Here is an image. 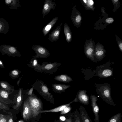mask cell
I'll use <instances>...</instances> for the list:
<instances>
[{"label": "cell", "instance_id": "60d3db41", "mask_svg": "<svg viewBox=\"0 0 122 122\" xmlns=\"http://www.w3.org/2000/svg\"><path fill=\"white\" fill-rule=\"evenodd\" d=\"M72 120L71 118L67 119L65 120L64 122H71Z\"/></svg>", "mask_w": 122, "mask_h": 122}, {"label": "cell", "instance_id": "5b68a950", "mask_svg": "<svg viewBox=\"0 0 122 122\" xmlns=\"http://www.w3.org/2000/svg\"><path fill=\"white\" fill-rule=\"evenodd\" d=\"M16 91V93L13 101L14 104L12 107L14 109L19 111L22 102L24 90L22 88H20Z\"/></svg>", "mask_w": 122, "mask_h": 122}, {"label": "cell", "instance_id": "b9f144b4", "mask_svg": "<svg viewBox=\"0 0 122 122\" xmlns=\"http://www.w3.org/2000/svg\"><path fill=\"white\" fill-rule=\"evenodd\" d=\"M119 47L121 50L122 51V43H121L119 45Z\"/></svg>", "mask_w": 122, "mask_h": 122}, {"label": "cell", "instance_id": "4dcf8cb0", "mask_svg": "<svg viewBox=\"0 0 122 122\" xmlns=\"http://www.w3.org/2000/svg\"><path fill=\"white\" fill-rule=\"evenodd\" d=\"M114 21V20L112 18H109L105 20L106 23L108 24H110L112 23Z\"/></svg>", "mask_w": 122, "mask_h": 122}, {"label": "cell", "instance_id": "7c38bea8", "mask_svg": "<svg viewBox=\"0 0 122 122\" xmlns=\"http://www.w3.org/2000/svg\"><path fill=\"white\" fill-rule=\"evenodd\" d=\"M86 92L85 90L80 91L78 94V100L80 103L85 105H88L89 104V98L88 96L86 94Z\"/></svg>", "mask_w": 122, "mask_h": 122}, {"label": "cell", "instance_id": "9c48e42d", "mask_svg": "<svg viewBox=\"0 0 122 122\" xmlns=\"http://www.w3.org/2000/svg\"><path fill=\"white\" fill-rule=\"evenodd\" d=\"M10 95L7 92L0 87V101L7 105L14 104L13 101L9 98Z\"/></svg>", "mask_w": 122, "mask_h": 122}, {"label": "cell", "instance_id": "8d00e7d4", "mask_svg": "<svg viewBox=\"0 0 122 122\" xmlns=\"http://www.w3.org/2000/svg\"><path fill=\"white\" fill-rule=\"evenodd\" d=\"M49 7V5L47 4H45L44 6V8L45 10H47Z\"/></svg>", "mask_w": 122, "mask_h": 122}, {"label": "cell", "instance_id": "7402d4cb", "mask_svg": "<svg viewBox=\"0 0 122 122\" xmlns=\"http://www.w3.org/2000/svg\"><path fill=\"white\" fill-rule=\"evenodd\" d=\"M104 54V51L101 48H97L95 52L96 57L99 60H100L103 57Z\"/></svg>", "mask_w": 122, "mask_h": 122}, {"label": "cell", "instance_id": "ee69618b", "mask_svg": "<svg viewBox=\"0 0 122 122\" xmlns=\"http://www.w3.org/2000/svg\"><path fill=\"white\" fill-rule=\"evenodd\" d=\"M83 1L85 3H86V0H83Z\"/></svg>", "mask_w": 122, "mask_h": 122}, {"label": "cell", "instance_id": "484cf974", "mask_svg": "<svg viewBox=\"0 0 122 122\" xmlns=\"http://www.w3.org/2000/svg\"><path fill=\"white\" fill-rule=\"evenodd\" d=\"M2 112H0V122H7L8 114H5Z\"/></svg>", "mask_w": 122, "mask_h": 122}, {"label": "cell", "instance_id": "f35d334b", "mask_svg": "<svg viewBox=\"0 0 122 122\" xmlns=\"http://www.w3.org/2000/svg\"><path fill=\"white\" fill-rule=\"evenodd\" d=\"M60 119L61 121H65L66 120V118L64 116H61L60 117Z\"/></svg>", "mask_w": 122, "mask_h": 122}, {"label": "cell", "instance_id": "cb8c5ba5", "mask_svg": "<svg viewBox=\"0 0 122 122\" xmlns=\"http://www.w3.org/2000/svg\"><path fill=\"white\" fill-rule=\"evenodd\" d=\"M112 71L109 69H105L104 70L102 73V76L107 77L111 76L112 74Z\"/></svg>", "mask_w": 122, "mask_h": 122}, {"label": "cell", "instance_id": "f1b7e54d", "mask_svg": "<svg viewBox=\"0 0 122 122\" xmlns=\"http://www.w3.org/2000/svg\"><path fill=\"white\" fill-rule=\"evenodd\" d=\"M34 88L33 87L30 89H27L26 90H25V92H26V94L28 96L32 95L33 91Z\"/></svg>", "mask_w": 122, "mask_h": 122}, {"label": "cell", "instance_id": "f546056e", "mask_svg": "<svg viewBox=\"0 0 122 122\" xmlns=\"http://www.w3.org/2000/svg\"><path fill=\"white\" fill-rule=\"evenodd\" d=\"M65 32L67 40L68 41H70L71 38V36L70 33L69 32H67L65 31Z\"/></svg>", "mask_w": 122, "mask_h": 122}, {"label": "cell", "instance_id": "8992f818", "mask_svg": "<svg viewBox=\"0 0 122 122\" xmlns=\"http://www.w3.org/2000/svg\"><path fill=\"white\" fill-rule=\"evenodd\" d=\"M110 89L107 86H103L101 92V97L107 103L113 106L116 104L111 97Z\"/></svg>", "mask_w": 122, "mask_h": 122}, {"label": "cell", "instance_id": "83f0119b", "mask_svg": "<svg viewBox=\"0 0 122 122\" xmlns=\"http://www.w3.org/2000/svg\"><path fill=\"white\" fill-rule=\"evenodd\" d=\"M71 109V107L69 106L66 107L61 111V113L62 114H66L69 112Z\"/></svg>", "mask_w": 122, "mask_h": 122}, {"label": "cell", "instance_id": "603a6c76", "mask_svg": "<svg viewBox=\"0 0 122 122\" xmlns=\"http://www.w3.org/2000/svg\"><path fill=\"white\" fill-rule=\"evenodd\" d=\"M121 117V113H118L112 117L107 122H117Z\"/></svg>", "mask_w": 122, "mask_h": 122}, {"label": "cell", "instance_id": "44dd1931", "mask_svg": "<svg viewBox=\"0 0 122 122\" xmlns=\"http://www.w3.org/2000/svg\"><path fill=\"white\" fill-rule=\"evenodd\" d=\"M21 71L18 69H15L11 71L9 73L10 77L13 79L19 78Z\"/></svg>", "mask_w": 122, "mask_h": 122}, {"label": "cell", "instance_id": "277c9868", "mask_svg": "<svg viewBox=\"0 0 122 122\" xmlns=\"http://www.w3.org/2000/svg\"><path fill=\"white\" fill-rule=\"evenodd\" d=\"M0 52L2 55H6L12 57H20L21 56L16 47L8 45L3 44L0 45Z\"/></svg>", "mask_w": 122, "mask_h": 122}, {"label": "cell", "instance_id": "4fadbf2b", "mask_svg": "<svg viewBox=\"0 0 122 122\" xmlns=\"http://www.w3.org/2000/svg\"><path fill=\"white\" fill-rule=\"evenodd\" d=\"M28 66L33 69L35 71L40 72L41 70V65L39 64L37 59L33 58L29 63L27 64Z\"/></svg>", "mask_w": 122, "mask_h": 122}, {"label": "cell", "instance_id": "ac0fdd59", "mask_svg": "<svg viewBox=\"0 0 122 122\" xmlns=\"http://www.w3.org/2000/svg\"><path fill=\"white\" fill-rule=\"evenodd\" d=\"M5 2L10 9L12 10H17L20 6L19 0H6Z\"/></svg>", "mask_w": 122, "mask_h": 122}, {"label": "cell", "instance_id": "7dc6e473", "mask_svg": "<svg viewBox=\"0 0 122 122\" xmlns=\"http://www.w3.org/2000/svg\"></svg>", "mask_w": 122, "mask_h": 122}, {"label": "cell", "instance_id": "ab89813d", "mask_svg": "<svg viewBox=\"0 0 122 122\" xmlns=\"http://www.w3.org/2000/svg\"><path fill=\"white\" fill-rule=\"evenodd\" d=\"M89 3L91 5H93L94 4V2L92 0H88Z\"/></svg>", "mask_w": 122, "mask_h": 122}, {"label": "cell", "instance_id": "9a60e30c", "mask_svg": "<svg viewBox=\"0 0 122 122\" xmlns=\"http://www.w3.org/2000/svg\"><path fill=\"white\" fill-rule=\"evenodd\" d=\"M78 102V101L76 96V98L73 101L70 102L69 103L62 105L57 107L49 110H41L39 112V113H40L48 112H57L60 111H61L65 107L69 106L70 105L72 102Z\"/></svg>", "mask_w": 122, "mask_h": 122}, {"label": "cell", "instance_id": "74e56055", "mask_svg": "<svg viewBox=\"0 0 122 122\" xmlns=\"http://www.w3.org/2000/svg\"><path fill=\"white\" fill-rule=\"evenodd\" d=\"M23 76V75H22V76L19 79H18V80L17 82V84L18 86H19L20 83Z\"/></svg>", "mask_w": 122, "mask_h": 122}, {"label": "cell", "instance_id": "e0dca14e", "mask_svg": "<svg viewBox=\"0 0 122 122\" xmlns=\"http://www.w3.org/2000/svg\"><path fill=\"white\" fill-rule=\"evenodd\" d=\"M79 109L82 122H92L85 108L82 106H80Z\"/></svg>", "mask_w": 122, "mask_h": 122}, {"label": "cell", "instance_id": "d6986e66", "mask_svg": "<svg viewBox=\"0 0 122 122\" xmlns=\"http://www.w3.org/2000/svg\"><path fill=\"white\" fill-rule=\"evenodd\" d=\"M54 79L56 81L61 82L67 83L72 81L71 78L66 74H61L56 76Z\"/></svg>", "mask_w": 122, "mask_h": 122}, {"label": "cell", "instance_id": "836d02e7", "mask_svg": "<svg viewBox=\"0 0 122 122\" xmlns=\"http://www.w3.org/2000/svg\"><path fill=\"white\" fill-rule=\"evenodd\" d=\"M51 24L47 25L45 28V30L46 31L49 30L51 29Z\"/></svg>", "mask_w": 122, "mask_h": 122}, {"label": "cell", "instance_id": "1f68e13d", "mask_svg": "<svg viewBox=\"0 0 122 122\" xmlns=\"http://www.w3.org/2000/svg\"><path fill=\"white\" fill-rule=\"evenodd\" d=\"M81 19V16L80 15H78L76 16V21L77 23H79L80 22Z\"/></svg>", "mask_w": 122, "mask_h": 122}, {"label": "cell", "instance_id": "d4e9b609", "mask_svg": "<svg viewBox=\"0 0 122 122\" xmlns=\"http://www.w3.org/2000/svg\"><path fill=\"white\" fill-rule=\"evenodd\" d=\"M9 109L8 105L0 101V111H6Z\"/></svg>", "mask_w": 122, "mask_h": 122}, {"label": "cell", "instance_id": "d6a6232c", "mask_svg": "<svg viewBox=\"0 0 122 122\" xmlns=\"http://www.w3.org/2000/svg\"><path fill=\"white\" fill-rule=\"evenodd\" d=\"M75 120L74 122H80L79 117L78 115H76Z\"/></svg>", "mask_w": 122, "mask_h": 122}, {"label": "cell", "instance_id": "3957f363", "mask_svg": "<svg viewBox=\"0 0 122 122\" xmlns=\"http://www.w3.org/2000/svg\"><path fill=\"white\" fill-rule=\"evenodd\" d=\"M61 65V63L56 62H43L41 65L40 73L49 74H54L56 72L58 67Z\"/></svg>", "mask_w": 122, "mask_h": 122}, {"label": "cell", "instance_id": "bcb514c9", "mask_svg": "<svg viewBox=\"0 0 122 122\" xmlns=\"http://www.w3.org/2000/svg\"><path fill=\"white\" fill-rule=\"evenodd\" d=\"M114 1L116 2H117V1H118V0H114Z\"/></svg>", "mask_w": 122, "mask_h": 122}, {"label": "cell", "instance_id": "5bb4252c", "mask_svg": "<svg viewBox=\"0 0 122 122\" xmlns=\"http://www.w3.org/2000/svg\"><path fill=\"white\" fill-rule=\"evenodd\" d=\"M0 87L3 89L10 95L12 94L15 91L14 87L6 81H0Z\"/></svg>", "mask_w": 122, "mask_h": 122}, {"label": "cell", "instance_id": "d590c367", "mask_svg": "<svg viewBox=\"0 0 122 122\" xmlns=\"http://www.w3.org/2000/svg\"><path fill=\"white\" fill-rule=\"evenodd\" d=\"M0 67L4 68L5 66L2 61L0 59Z\"/></svg>", "mask_w": 122, "mask_h": 122}, {"label": "cell", "instance_id": "30bf717a", "mask_svg": "<svg viewBox=\"0 0 122 122\" xmlns=\"http://www.w3.org/2000/svg\"><path fill=\"white\" fill-rule=\"evenodd\" d=\"M36 55L33 56V58L38 59L47 58L50 55V53L47 50L42 47H39L34 49Z\"/></svg>", "mask_w": 122, "mask_h": 122}, {"label": "cell", "instance_id": "7a4b0ae2", "mask_svg": "<svg viewBox=\"0 0 122 122\" xmlns=\"http://www.w3.org/2000/svg\"><path fill=\"white\" fill-rule=\"evenodd\" d=\"M27 98L32 111V117L35 118L41 110L42 105L41 101L33 92L32 95L29 96Z\"/></svg>", "mask_w": 122, "mask_h": 122}, {"label": "cell", "instance_id": "2e32d148", "mask_svg": "<svg viewBox=\"0 0 122 122\" xmlns=\"http://www.w3.org/2000/svg\"><path fill=\"white\" fill-rule=\"evenodd\" d=\"M9 29V25L8 22L3 18H0V34H7Z\"/></svg>", "mask_w": 122, "mask_h": 122}, {"label": "cell", "instance_id": "f6af8a7d", "mask_svg": "<svg viewBox=\"0 0 122 122\" xmlns=\"http://www.w3.org/2000/svg\"><path fill=\"white\" fill-rule=\"evenodd\" d=\"M18 122H24L22 120H20Z\"/></svg>", "mask_w": 122, "mask_h": 122}, {"label": "cell", "instance_id": "8fae6325", "mask_svg": "<svg viewBox=\"0 0 122 122\" xmlns=\"http://www.w3.org/2000/svg\"><path fill=\"white\" fill-rule=\"evenodd\" d=\"M70 86L69 85L61 84L55 83L52 85L53 91L59 93L65 92L66 90Z\"/></svg>", "mask_w": 122, "mask_h": 122}, {"label": "cell", "instance_id": "6da1fadb", "mask_svg": "<svg viewBox=\"0 0 122 122\" xmlns=\"http://www.w3.org/2000/svg\"><path fill=\"white\" fill-rule=\"evenodd\" d=\"M32 86L46 100L51 102L54 101L53 95L49 92V88L42 81L37 79Z\"/></svg>", "mask_w": 122, "mask_h": 122}, {"label": "cell", "instance_id": "ffe728a7", "mask_svg": "<svg viewBox=\"0 0 122 122\" xmlns=\"http://www.w3.org/2000/svg\"><path fill=\"white\" fill-rule=\"evenodd\" d=\"M85 54L87 57L91 60H94V49L92 47H87L85 50Z\"/></svg>", "mask_w": 122, "mask_h": 122}, {"label": "cell", "instance_id": "e575fe53", "mask_svg": "<svg viewBox=\"0 0 122 122\" xmlns=\"http://www.w3.org/2000/svg\"><path fill=\"white\" fill-rule=\"evenodd\" d=\"M59 34V31L58 30L55 31L53 34V36L55 37L57 36Z\"/></svg>", "mask_w": 122, "mask_h": 122}, {"label": "cell", "instance_id": "c3c4849f", "mask_svg": "<svg viewBox=\"0 0 122 122\" xmlns=\"http://www.w3.org/2000/svg\"></svg>", "mask_w": 122, "mask_h": 122}, {"label": "cell", "instance_id": "4316f807", "mask_svg": "<svg viewBox=\"0 0 122 122\" xmlns=\"http://www.w3.org/2000/svg\"><path fill=\"white\" fill-rule=\"evenodd\" d=\"M8 114V118L7 122H14L12 113L10 112H7Z\"/></svg>", "mask_w": 122, "mask_h": 122}, {"label": "cell", "instance_id": "7bdbcfd3", "mask_svg": "<svg viewBox=\"0 0 122 122\" xmlns=\"http://www.w3.org/2000/svg\"><path fill=\"white\" fill-rule=\"evenodd\" d=\"M121 118L117 122H121Z\"/></svg>", "mask_w": 122, "mask_h": 122}, {"label": "cell", "instance_id": "52a82bcc", "mask_svg": "<svg viewBox=\"0 0 122 122\" xmlns=\"http://www.w3.org/2000/svg\"><path fill=\"white\" fill-rule=\"evenodd\" d=\"M90 98L92 102L91 106L95 116L94 120L95 122H99L98 114L99 108L97 103V102L98 99L97 97L93 95H91Z\"/></svg>", "mask_w": 122, "mask_h": 122}, {"label": "cell", "instance_id": "ba28073f", "mask_svg": "<svg viewBox=\"0 0 122 122\" xmlns=\"http://www.w3.org/2000/svg\"><path fill=\"white\" fill-rule=\"evenodd\" d=\"M22 116L23 119L26 121L29 119L32 116V111L28 98L24 102Z\"/></svg>", "mask_w": 122, "mask_h": 122}]
</instances>
